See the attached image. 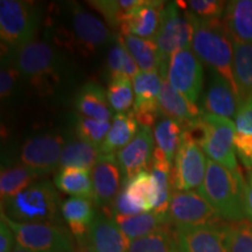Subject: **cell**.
Here are the masks:
<instances>
[{"label": "cell", "instance_id": "obj_1", "mask_svg": "<svg viewBox=\"0 0 252 252\" xmlns=\"http://www.w3.org/2000/svg\"><path fill=\"white\" fill-rule=\"evenodd\" d=\"M47 33L56 46L75 54H94L105 45L111 34L102 20L76 2H68L47 17Z\"/></svg>", "mask_w": 252, "mask_h": 252}, {"label": "cell", "instance_id": "obj_2", "mask_svg": "<svg viewBox=\"0 0 252 252\" xmlns=\"http://www.w3.org/2000/svg\"><path fill=\"white\" fill-rule=\"evenodd\" d=\"M245 187L241 171L231 172L220 163L207 160V172L197 193L207 201L222 220L242 222L245 213Z\"/></svg>", "mask_w": 252, "mask_h": 252}, {"label": "cell", "instance_id": "obj_3", "mask_svg": "<svg viewBox=\"0 0 252 252\" xmlns=\"http://www.w3.org/2000/svg\"><path fill=\"white\" fill-rule=\"evenodd\" d=\"M190 15L195 27L194 54L210 71L224 78L239 97L234 77V42L222 20H201Z\"/></svg>", "mask_w": 252, "mask_h": 252}, {"label": "cell", "instance_id": "obj_4", "mask_svg": "<svg viewBox=\"0 0 252 252\" xmlns=\"http://www.w3.org/2000/svg\"><path fill=\"white\" fill-rule=\"evenodd\" d=\"M1 206V212L14 222L61 226L62 203L50 181L35 182Z\"/></svg>", "mask_w": 252, "mask_h": 252}, {"label": "cell", "instance_id": "obj_5", "mask_svg": "<svg viewBox=\"0 0 252 252\" xmlns=\"http://www.w3.org/2000/svg\"><path fill=\"white\" fill-rule=\"evenodd\" d=\"M12 64L40 94H50L61 81L59 53L46 41H32L12 54Z\"/></svg>", "mask_w": 252, "mask_h": 252}, {"label": "cell", "instance_id": "obj_6", "mask_svg": "<svg viewBox=\"0 0 252 252\" xmlns=\"http://www.w3.org/2000/svg\"><path fill=\"white\" fill-rule=\"evenodd\" d=\"M42 23L39 6L23 0L0 1V39L6 53L17 52L34 41Z\"/></svg>", "mask_w": 252, "mask_h": 252}, {"label": "cell", "instance_id": "obj_7", "mask_svg": "<svg viewBox=\"0 0 252 252\" xmlns=\"http://www.w3.org/2000/svg\"><path fill=\"white\" fill-rule=\"evenodd\" d=\"M195 27L189 12L176 4V1L166 2L161 23L154 41L163 61L168 63L171 56L181 49L191 48Z\"/></svg>", "mask_w": 252, "mask_h": 252}, {"label": "cell", "instance_id": "obj_8", "mask_svg": "<svg viewBox=\"0 0 252 252\" xmlns=\"http://www.w3.org/2000/svg\"><path fill=\"white\" fill-rule=\"evenodd\" d=\"M0 219L7 223L14 232L17 245L31 252H75L71 236L62 226L49 224L18 223L8 219L4 213Z\"/></svg>", "mask_w": 252, "mask_h": 252}, {"label": "cell", "instance_id": "obj_9", "mask_svg": "<svg viewBox=\"0 0 252 252\" xmlns=\"http://www.w3.org/2000/svg\"><path fill=\"white\" fill-rule=\"evenodd\" d=\"M202 121L206 125V139L201 145L203 152L212 159L231 172H239L236 159L235 135L237 133L235 123L231 119L204 113Z\"/></svg>", "mask_w": 252, "mask_h": 252}, {"label": "cell", "instance_id": "obj_10", "mask_svg": "<svg viewBox=\"0 0 252 252\" xmlns=\"http://www.w3.org/2000/svg\"><path fill=\"white\" fill-rule=\"evenodd\" d=\"M207 160L201 147L182 132L173 163L172 187L174 191H188L200 188L206 176Z\"/></svg>", "mask_w": 252, "mask_h": 252}, {"label": "cell", "instance_id": "obj_11", "mask_svg": "<svg viewBox=\"0 0 252 252\" xmlns=\"http://www.w3.org/2000/svg\"><path fill=\"white\" fill-rule=\"evenodd\" d=\"M167 81L189 103L197 105L203 87V67L191 48L181 49L171 56Z\"/></svg>", "mask_w": 252, "mask_h": 252}, {"label": "cell", "instance_id": "obj_12", "mask_svg": "<svg viewBox=\"0 0 252 252\" xmlns=\"http://www.w3.org/2000/svg\"><path fill=\"white\" fill-rule=\"evenodd\" d=\"M62 135L55 133L39 134L25 141L20 159L39 176L47 175L60 167L61 154L64 147Z\"/></svg>", "mask_w": 252, "mask_h": 252}, {"label": "cell", "instance_id": "obj_13", "mask_svg": "<svg viewBox=\"0 0 252 252\" xmlns=\"http://www.w3.org/2000/svg\"><path fill=\"white\" fill-rule=\"evenodd\" d=\"M168 217L175 226L219 224L222 220L197 191H174L169 203Z\"/></svg>", "mask_w": 252, "mask_h": 252}, {"label": "cell", "instance_id": "obj_14", "mask_svg": "<svg viewBox=\"0 0 252 252\" xmlns=\"http://www.w3.org/2000/svg\"><path fill=\"white\" fill-rule=\"evenodd\" d=\"M162 86V77L158 71H140L133 80L135 100L133 112L141 127L156 126L161 115L159 106V94Z\"/></svg>", "mask_w": 252, "mask_h": 252}, {"label": "cell", "instance_id": "obj_15", "mask_svg": "<svg viewBox=\"0 0 252 252\" xmlns=\"http://www.w3.org/2000/svg\"><path fill=\"white\" fill-rule=\"evenodd\" d=\"M174 236L181 252H228L225 224L179 225Z\"/></svg>", "mask_w": 252, "mask_h": 252}, {"label": "cell", "instance_id": "obj_16", "mask_svg": "<svg viewBox=\"0 0 252 252\" xmlns=\"http://www.w3.org/2000/svg\"><path fill=\"white\" fill-rule=\"evenodd\" d=\"M122 171L116 154L102 156L94 168L91 169V179L94 186L93 201L96 206L108 208L121 191Z\"/></svg>", "mask_w": 252, "mask_h": 252}, {"label": "cell", "instance_id": "obj_17", "mask_svg": "<svg viewBox=\"0 0 252 252\" xmlns=\"http://www.w3.org/2000/svg\"><path fill=\"white\" fill-rule=\"evenodd\" d=\"M165 6L166 2L161 0H139L138 5L126 15L119 34L154 39Z\"/></svg>", "mask_w": 252, "mask_h": 252}, {"label": "cell", "instance_id": "obj_18", "mask_svg": "<svg viewBox=\"0 0 252 252\" xmlns=\"http://www.w3.org/2000/svg\"><path fill=\"white\" fill-rule=\"evenodd\" d=\"M153 134L151 128L141 127L130 144L116 153L123 180L147 169L153 159Z\"/></svg>", "mask_w": 252, "mask_h": 252}, {"label": "cell", "instance_id": "obj_19", "mask_svg": "<svg viewBox=\"0 0 252 252\" xmlns=\"http://www.w3.org/2000/svg\"><path fill=\"white\" fill-rule=\"evenodd\" d=\"M239 106L241 99L231 86L219 74L210 71V80L203 96L201 110L204 113L231 119L236 117Z\"/></svg>", "mask_w": 252, "mask_h": 252}, {"label": "cell", "instance_id": "obj_20", "mask_svg": "<svg viewBox=\"0 0 252 252\" xmlns=\"http://www.w3.org/2000/svg\"><path fill=\"white\" fill-rule=\"evenodd\" d=\"M88 242L96 252H127L131 245L117 222L104 214L96 215L88 232Z\"/></svg>", "mask_w": 252, "mask_h": 252}, {"label": "cell", "instance_id": "obj_21", "mask_svg": "<svg viewBox=\"0 0 252 252\" xmlns=\"http://www.w3.org/2000/svg\"><path fill=\"white\" fill-rule=\"evenodd\" d=\"M117 42L126 49L139 67L140 71H158L162 80L167 78L168 63L163 61L160 55L156 41L153 39H141V37L117 34Z\"/></svg>", "mask_w": 252, "mask_h": 252}, {"label": "cell", "instance_id": "obj_22", "mask_svg": "<svg viewBox=\"0 0 252 252\" xmlns=\"http://www.w3.org/2000/svg\"><path fill=\"white\" fill-rule=\"evenodd\" d=\"M159 106L161 115L180 123L182 127L189 123L197 121L203 113L197 105L189 103L181 94H179L167 81V78L162 80L159 94Z\"/></svg>", "mask_w": 252, "mask_h": 252}, {"label": "cell", "instance_id": "obj_23", "mask_svg": "<svg viewBox=\"0 0 252 252\" xmlns=\"http://www.w3.org/2000/svg\"><path fill=\"white\" fill-rule=\"evenodd\" d=\"M222 23L234 42L252 43V0L226 2Z\"/></svg>", "mask_w": 252, "mask_h": 252}, {"label": "cell", "instance_id": "obj_24", "mask_svg": "<svg viewBox=\"0 0 252 252\" xmlns=\"http://www.w3.org/2000/svg\"><path fill=\"white\" fill-rule=\"evenodd\" d=\"M62 217L69 231L78 242L88 238V232L96 219L94 201L86 197H70L62 202Z\"/></svg>", "mask_w": 252, "mask_h": 252}, {"label": "cell", "instance_id": "obj_25", "mask_svg": "<svg viewBox=\"0 0 252 252\" xmlns=\"http://www.w3.org/2000/svg\"><path fill=\"white\" fill-rule=\"evenodd\" d=\"M126 196L143 213H152L158 202V185L149 169H144L122 182Z\"/></svg>", "mask_w": 252, "mask_h": 252}, {"label": "cell", "instance_id": "obj_26", "mask_svg": "<svg viewBox=\"0 0 252 252\" xmlns=\"http://www.w3.org/2000/svg\"><path fill=\"white\" fill-rule=\"evenodd\" d=\"M75 106L81 117L102 122H109L112 117L108 94L102 87L94 82L86 83L81 88L75 98Z\"/></svg>", "mask_w": 252, "mask_h": 252}, {"label": "cell", "instance_id": "obj_27", "mask_svg": "<svg viewBox=\"0 0 252 252\" xmlns=\"http://www.w3.org/2000/svg\"><path fill=\"white\" fill-rule=\"evenodd\" d=\"M138 132H139V124L133 112L116 113L112 117L109 133L99 147L100 152L103 156L116 154L118 151L124 149L126 145L130 144Z\"/></svg>", "mask_w": 252, "mask_h": 252}, {"label": "cell", "instance_id": "obj_28", "mask_svg": "<svg viewBox=\"0 0 252 252\" xmlns=\"http://www.w3.org/2000/svg\"><path fill=\"white\" fill-rule=\"evenodd\" d=\"M112 219L121 226L123 232L130 241L143 238L163 226L171 225L168 216L158 215L156 213H141L133 216L113 215Z\"/></svg>", "mask_w": 252, "mask_h": 252}, {"label": "cell", "instance_id": "obj_29", "mask_svg": "<svg viewBox=\"0 0 252 252\" xmlns=\"http://www.w3.org/2000/svg\"><path fill=\"white\" fill-rule=\"evenodd\" d=\"M55 187L71 197H86L93 200L94 186L90 169L62 168L54 179Z\"/></svg>", "mask_w": 252, "mask_h": 252}, {"label": "cell", "instance_id": "obj_30", "mask_svg": "<svg viewBox=\"0 0 252 252\" xmlns=\"http://www.w3.org/2000/svg\"><path fill=\"white\" fill-rule=\"evenodd\" d=\"M234 77L241 104L252 98V43L234 42Z\"/></svg>", "mask_w": 252, "mask_h": 252}, {"label": "cell", "instance_id": "obj_31", "mask_svg": "<svg viewBox=\"0 0 252 252\" xmlns=\"http://www.w3.org/2000/svg\"><path fill=\"white\" fill-rule=\"evenodd\" d=\"M103 154L99 147L81 139L70 141L63 147L60 168H84L93 169Z\"/></svg>", "mask_w": 252, "mask_h": 252}, {"label": "cell", "instance_id": "obj_32", "mask_svg": "<svg viewBox=\"0 0 252 252\" xmlns=\"http://www.w3.org/2000/svg\"><path fill=\"white\" fill-rule=\"evenodd\" d=\"M40 176L24 165L1 169L0 174V195L1 203L21 193L39 179Z\"/></svg>", "mask_w": 252, "mask_h": 252}, {"label": "cell", "instance_id": "obj_33", "mask_svg": "<svg viewBox=\"0 0 252 252\" xmlns=\"http://www.w3.org/2000/svg\"><path fill=\"white\" fill-rule=\"evenodd\" d=\"M184 127L180 123L169 118H162L157 123L153 134L157 149L162 151L166 157L173 162L178 152Z\"/></svg>", "mask_w": 252, "mask_h": 252}, {"label": "cell", "instance_id": "obj_34", "mask_svg": "<svg viewBox=\"0 0 252 252\" xmlns=\"http://www.w3.org/2000/svg\"><path fill=\"white\" fill-rule=\"evenodd\" d=\"M138 2L139 0H93L88 4L102 15L110 27L119 33L126 15Z\"/></svg>", "mask_w": 252, "mask_h": 252}, {"label": "cell", "instance_id": "obj_35", "mask_svg": "<svg viewBox=\"0 0 252 252\" xmlns=\"http://www.w3.org/2000/svg\"><path fill=\"white\" fill-rule=\"evenodd\" d=\"M133 84L126 77H110L108 86V99L113 111L128 112L133 103Z\"/></svg>", "mask_w": 252, "mask_h": 252}, {"label": "cell", "instance_id": "obj_36", "mask_svg": "<svg viewBox=\"0 0 252 252\" xmlns=\"http://www.w3.org/2000/svg\"><path fill=\"white\" fill-rule=\"evenodd\" d=\"M108 69L111 77H126L131 81L140 72L132 56L118 42L110 49L108 54Z\"/></svg>", "mask_w": 252, "mask_h": 252}, {"label": "cell", "instance_id": "obj_37", "mask_svg": "<svg viewBox=\"0 0 252 252\" xmlns=\"http://www.w3.org/2000/svg\"><path fill=\"white\" fill-rule=\"evenodd\" d=\"M174 238L171 225L163 226L143 238L132 241L127 252H169Z\"/></svg>", "mask_w": 252, "mask_h": 252}, {"label": "cell", "instance_id": "obj_38", "mask_svg": "<svg viewBox=\"0 0 252 252\" xmlns=\"http://www.w3.org/2000/svg\"><path fill=\"white\" fill-rule=\"evenodd\" d=\"M228 252H252V224L247 220L225 224Z\"/></svg>", "mask_w": 252, "mask_h": 252}, {"label": "cell", "instance_id": "obj_39", "mask_svg": "<svg viewBox=\"0 0 252 252\" xmlns=\"http://www.w3.org/2000/svg\"><path fill=\"white\" fill-rule=\"evenodd\" d=\"M176 4L201 20H222L226 7V2L220 0H189Z\"/></svg>", "mask_w": 252, "mask_h": 252}, {"label": "cell", "instance_id": "obj_40", "mask_svg": "<svg viewBox=\"0 0 252 252\" xmlns=\"http://www.w3.org/2000/svg\"><path fill=\"white\" fill-rule=\"evenodd\" d=\"M111 124L109 122L97 121V119L80 117L77 119L76 132L78 139L100 147L108 135Z\"/></svg>", "mask_w": 252, "mask_h": 252}, {"label": "cell", "instance_id": "obj_41", "mask_svg": "<svg viewBox=\"0 0 252 252\" xmlns=\"http://www.w3.org/2000/svg\"><path fill=\"white\" fill-rule=\"evenodd\" d=\"M235 149L241 162L248 169L252 171V134L236 133L235 135Z\"/></svg>", "mask_w": 252, "mask_h": 252}, {"label": "cell", "instance_id": "obj_42", "mask_svg": "<svg viewBox=\"0 0 252 252\" xmlns=\"http://www.w3.org/2000/svg\"><path fill=\"white\" fill-rule=\"evenodd\" d=\"M20 77V74L13 64H8L5 68H1V71H0V97L1 99L8 98L13 94L17 82Z\"/></svg>", "mask_w": 252, "mask_h": 252}, {"label": "cell", "instance_id": "obj_43", "mask_svg": "<svg viewBox=\"0 0 252 252\" xmlns=\"http://www.w3.org/2000/svg\"><path fill=\"white\" fill-rule=\"evenodd\" d=\"M235 125L238 133L252 134V98L242 102L235 117Z\"/></svg>", "mask_w": 252, "mask_h": 252}, {"label": "cell", "instance_id": "obj_44", "mask_svg": "<svg viewBox=\"0 0 252 252\" xmlns=\"http://www.w3.org/2000/svg\"><path fill=\"white\" fill-rule=\"evenodd\" d=\"M14 232L4 220H0V252H13L15 249Z\"/></svg>", "mask_w": 252, "mask_h": 252}, {"label": "cell", "instance_id": "obj_45", "mask_svg": "<svg viewBox=\"0 0 252 252\" xmlns=\"http://www.w3.org/2000/svg\"><path fill=\"white\" fill-rule=\"evenodd\" d=\"M245 213H247V220L252 224V171L248 173L247 187H245Z\"/></svg>", "mask_w": 252, "mask_h": 252}, {"label": "cell", "instance_id": "obj_46", "mask_svg": "<svg viewBox=\"0 0 252 252\" xmlns=\"http://www.w3.org/2000/svg\"><path fill=\"white\" fill-rule=\"evenodd\" d=\"M80 243V247H78L75 252H96L93 249V247L89 244V242H88V238L87 241L86 239H83V241H80L78 242Z\"/></svg>", "mask_w": 252, "mask_h": 252}, {"label": "cell", "instance_id": "obj_47", "mask_svg": "<svg viewBox=\"0 0 252 252\" xmlns=\"http://www.w3.org/2000/svg\"><path fill=\"white\" fill-rule=\"evenodd\" d=\"M174 237H175V236H174ZM169 252H181L180 249H179V247H178V244H176L175 238H174V241H173V243H172V245H171V249H169Z\"/></svg>", "mask_w": 252, "mask_h": 252}, {"label": "cell", "instance_id": "obj_48", "mask_svg": "<svg viewBox=\"0 0 252 252\" xmlns=\"http://www.w3.org/2000/svg\"><path fill=\"white\" fill-rule=\"evenodd\" d=\"M13 252H31V251H28V250H26V249H24V248H21V247H19V245H17V247H15V249L13 250Z\"/></svg>", "mask_w": 252, "mask_h": 252}]
</instances>
